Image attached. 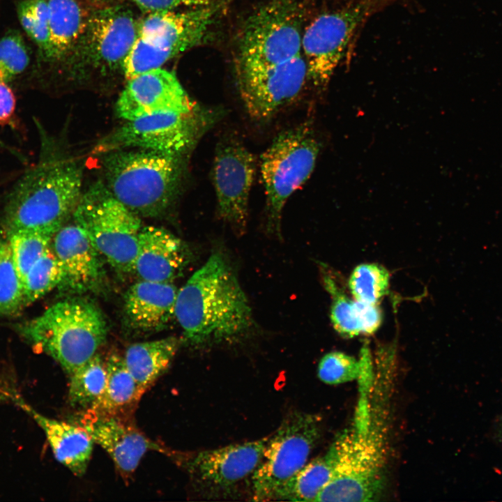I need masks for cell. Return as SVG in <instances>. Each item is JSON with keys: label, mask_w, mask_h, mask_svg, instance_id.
<instances>
[{"label": "cell", "mask_w": 502, "mask_h": 502, "mask_svg": "<svg viewBox=\"0 0 502 502\" xmlns=\"http://www.w3.org/2000/svg\"><path fill=\"white\" fill-rule=\"evenodd\" d=\"M175 318L194 347L235 340L252 328L248 299L222 252H213L178 291Z\"/></svg>", "instance_id": "6da1fadb"}, {"label": "cell", "mask_w": 502, "mask_h": 502, "mask_svg": "<svg viewBox=\"0 0 502 502\" xmlns=\"http://www.w3.org/2000/svg\"><path fill=\"white\" fill-rule=\"evenodd\" d=\"M352 427L330 447L333 471L316 501L376 500L383 487L386 455L385 417L363 397Z\"/></svg>", "instance_id": "7a4b0ae2"}, {"label": "cell", "mask_w": 502, "mask_h": 502, "mask_svg": "<svg viewBox=\"0 0 502 502\" xmlns=\"http://www.w3.org/2000/svg\"><path fill=\"white\" fill-rule=\"evenodd\" d=\"M82 183L76 163L44 153L8 194L4 231H57L73 214L82 195Z\"/></svg>", "instance_id": "3957f363"}, {"label": "cell", "mask_w": 502, "mask_h": 502, "mask_svg": "<svg viewBox=\"0 0 502 502\" xmlns=\"http://www.w3.org/2000/svg\"><path fill=\"white\" fill-rule=\"evenodd\" d=\"M103 169L112 195L141 217L162 215L178 195L183 174V156L140 149L105 153Z\"/></svg>", "instance_id": "277c9868"}, {"label": "cell", "mask_w": 502, "mask_h": 502, "mask_svg": "<svg viewBox=\"0 0 502 502\" xmlns=\"http://www.w3.org/2000/svg\"><path fill=\"white\" fill-rule=\"evenodd\" d=\"M21 331L69 376L97 353L106 340L108 328L102 312L94 303L76 298L52 305L25 324Z\"/></svg>", "instance_id": "5b68a950"}, {"label": "cell", "mask_w": 502, "mask_h": 502, "mask_svg": "<svg viewBox=\"0 0 502 502\" xmlns=\"http://www.w3.org/2000/svg\"><path fill=\"white\" fill-rule=\"evenodd\" d=\"M73 216L112 267L123 273L134 272L140 217L119 201L103 182L95 183L82 195Z\"/></svg>", "instance_id": "8992f818"}, {"label": "cell", "mask_w": 502, "mask_h": 502, "mask_svg": "<svg viewBox=\"0 0 502 502\" xmlns=\"http://www.w3.org/2000/svg\"><path fill=\"white\" fill-rule=\"evenodd\" d=\"M319 150L312 127L305 123L280 133L261 155V176L270 233L280 236L283 208L310 176Z\"/></svg>", "instance_id": "52a82bcc"}, {"label": "cell", "mask_w": 502, "mask_h": 502, "mask_svg": "<svg viewBox=\"0 0 502 502\" xmlns=\"http://www.w3.org/2000/svg\"><path fill=\"white\" fill-rule=\"evenodd\" d=\"M219 117V112L198 107L190 112H165L137 118L113 130L96 153L140 149L185 156Z\"/></svg>", "instance_id": "ba28073f"}, {"label": "cell", "mask_w": 502, "mask_h": 502, "mask_svg": "<svg viewBox=\"0 0 502 502\" xmlns=\"http://www.w3.org/2000/svg\"><path fill=\"white\" fill-rule=\"evenodd\" d=\"M318 416L290 413L269 437L262 458L251 478L252 499L270 501L307 463L321 436Z\"/></svg>", "instance_id": "9c48e42d"}, {"label": "cell", "mask_w": 502, "mask_h": 502, "mask_svg": "<svg viewBox=\"0 0 502 502\" xmlns=\"http://www.w3.org/2000/svg\"><path fill=\"white\" fill-rule=\"evenodd\" d=\"M301 20L291 0H274L247 20L240 43L241 66L283 63L301 54Z\"/></svg>", "instance_id": "30bf717a"}, {"label": "cell", "mask_w": 502, "mask_h": 502, "mask_svg": "<svg viewBox=\"0 0 502 502\" xmlns=\"http://www.w3.org/2000/svg\"><path fill=\"white\" fill-rule=\"evenodd\" d=\"M139 20L119 3L91 10L87 24L70 54L78 67L107 74L121 70L138 36Z\"/></svg>", "instance_id": "8fae6325"}, {"label": "cell", "mask_w": 502, "mask_h": 502, "mask_svg": "<svg viewBox=\"0 0 502 502\" xmlns=\"http://www.w3.org/2000/svg\"><path fill=\"white\" fill-rule=\"evenodd\" d=\"M269 437L202 450L180 463L195 488L206 496H229L252 478L262 458Z\"/></svg>", "instance_id": "7c38bea8"}, {"label": "cell", "mask_w": 502, "mask_h": 502, "mask_svg": "<svg viewBox=\"0 0 502 502\" xmlns=\"http://www.w3.org/2000/svg\"><path fill=\"white\" fill-rule=\"evenodd\" d=\"M307 68L301 54L283 63L265 66L238 65V80L247 112L256 120H268L301 92Z\"/></svg>", "instance_id": "4fadbf2b"}, {"label": "cell", "mask_w": 502, "mask_h": 502, "mask_svg": "<svg viewBox=\"0 0 502 502\" xmlns=\"http://www.w3.org/2000/svg\"><path fill=\"white\" fill-rule=\"evenodd\" d=\"M368 6L358 4L326 13L314 20L302 35L301 49L308 78L326 84L342 59Z\"/></svg>", "instance_id": "5bb4252c"}, {"label": "cell", "mask_w": 502, "mask_h": 502, "mask_svg": "<svg viewBox=\"0 0 502 502\" xmlns=\"http://www.w3.org/2000/svg\"><path fill=\"white\" fill-rule=\"evenodd\" d=\"M255 167L254 157L238 140L227 138L218 144L212 168L218 214L239 235L247 227Z\"/></svg>", "instance_id": "9a60e30c"}, {"label": "cell", "mask_w": 502, "mask_h": 502, "mask_svg": "<svg viewBox=\"0 0 502 502\" xmlns=\"http://www.w3.org/2000/svg\"><path fill=\"white\" fill-rule=\"evenodd\" d=\"M213 16V10L207 6L184 11L146 13L139 20L137 37L146 41L165 64L201 43Z\"/></svg>", "instance_id": "2e32d148"}, {"label": "cell", "mask_w": 502, "mask_h": 502, "mask_svg": "<svg viewBox=\"0 0 502 502\" xmlns=\"http://www.w3.org/2000/svg\"><path fill=\"white\" fill-rule=\"evenodd\" d=\"M116 107L119 117L132 121L160 112H190L198 106L174 73L158 68L128 79Z\"/></svg>", "instance_id": "e0dca14e"}, {"label": "cell", "mask_w": 502, "mask_h": 502, "mask_svg": "<svg viewBox=\"0 0 502 502\" xmlns=\"http://www.w3.org/2000/svg\"><path fill=\"white\" fill-rule=\"evenodd\" d=\"M112 459L119 473L128 478L149 451L167 452L123 415L100 414L87 409L76 422Z\"/></svg>", "instance_id": "ac0fdd59"}, {"label": "cell", "mask_w": 502, "mask_h": 502, "mask_svg": "<svg viewBox=\"0 0 502 502\" xmlns=\"http://www.w3.org/2000/svg\"><path fill=\"white\" fill-rule=\"evenodd\" d=\"M51 246L61 266L62 290L82 294L99 286L104 274L102 256L81 227L64 225L54 235Z\"/></svg>", "instance_id": "d6986e66"}, {"label": "cell", "mask_w": 502, "mask_h": 502, "mask_svg": "<svg viewBox=\"0 0 502 502\" xmlns=\"http://www.w3.org/2000/svg\"><path fill=\"white\" fill-rule=\"evenodd\" d=\"M188 245L169 230L156 226L142 227L134 273L140 280L173 282L190 263Z\"/></svg>", "instance_id": "ffe728a7"}, {"label": "cell", "mask_w": 502, "mask_h": 502, "mask_svg": "<svg viewBox=\"0 0 502 502\" xmlns=\"http://www.w3.org/2000/svg\"><path fill=\"white\" fill-rule=\"evenodd\" d=\"M178 289L172 282L140 280L124 297V316L132 330L153 333L163 330L175 318Z\"/></svg>", "instance_id": "44dd1931"}, {"label": "cell", "mask_w": 502, "mask_h": 502, "mask_svg": "<svg viewBox=\"0 0 502 502\" xmlns=\"http://www.w3.org/2000/svg\"><path fill=\"white\" fill-rule=\"evenodd\" d=\"M14 396V401L43 431L55 459L73 474L83 476L88 468L94 444L88 432L77 423L47 417Z\"/></svg>", "instance_id": "7402d4cb"}, {"label": "cell", "mask_w": 502, "mask_h": 502, "mask_svg": "<svg viewBox=\"0 0 502 502\" xmlns=\"http://www.w3.org/2000/svg\"><path fill=\"white\" fill-rule=\"evenodd\" d=\"M50 42L45 58L57 61L70 56L85 29L91 13L81 0H46Z\"/></svg>", "instance_id": "603a6c76"}, {"label": "cell", "mask_w": 502, "mask_h": 502, "mask_svg": "<svg viewBox=\"0 0 502 502\" xmlns=\"http://www.w3.org/2000/svg\"><path fill=\"white\" fill-rule=\"evenodd\" d=\"M179 344L178 338L168 337L128 347L123 360L142 395L167 370Z\"/></svg>", "instance_id": "cb8c5ba5"}, {"label": "cell", "mask_w": 502, "mask_h": 502, "mask_svg": "<svg viewBox=\"0 0 502 502\" xmlns=\"http://www.w3.org/2000/svg\"><path fill=\"white\" fill-rule=\"evenodd\" d=\"M105 361L107 369L106 387L89 410L100 414L123 415L129 407L139 401L142 395L123 356L113 353Z\"/></svg>", "instance_id": "d4e9b609"}, {"label": "cell", "mask_w": 502, "mask_h": 502, "mask_svg": "<svg viewBox=\"0 0 502 502\" xmlns=\"http://www.w3.org/2000/svg\"><path fill=\"white\" fill-rule=\"evenodd\" d=\"M333 471V460L327 452L324 456L306 463L280 487L273 500L316 501L321 491L330 482Z\"/></svg>", "instance_id": "484cf974"}, {"label": "cell", "mask_w": 502, "mask_h": 502, "mask_svg": "<svg viewBox=\"0 0 502 502\" xmlns=\"http://www.w3.org/2000/svg\"><path fill=\"white\" fill-rule=\"evenodd\" d=\"M69 376V403L83 411L89 409L105 389L107 380L106 361L96 353Z\"/></svg>", "instance_id": "4316f807"}, {"label": "cell", "mask_w": 502, "mask_h": 502, "mask_svg": "<svg viewBox=\"0 0 502 502\" xmlns=\"http://www.w3.org/2000/svg\"><path fill=\"white\" fill-rule=\"evenodd\" d=\"M56 231L51 230H14L5 231L14 264L22 281L31 267L50 247Z\"/></svg>", "instance_id": "83f0119b"}, {"label": "cell", "mask_w": 502, "mask_h": 502, "mask_svg": "<svg viewBox=\"0 0 502 502\" xmlns=\"http://www.w3.org/2000/svg\"><path fill=\"white\" fill-rule=\"evenodd\" d=\"M63 273L52 246L31 267L23 280L25 306L59 286Z\"/></svg>", "instance_id": "f1b7e54d"}, {"label": "cell", "mask_w": 502, "mask_h": 502, "mask_svg": "<svg viewBox=\"0 0 502 502\" xmlns=\"http://www.w3.org/2000/svg\"><path fill=\"white\" fill-rule=\"evenodd\" d=\"M25 306L23 283L6 236L0 238V316H10Z\"/></svg>", "instance_id": "f546056e"}, {"label": "cell", "mask_w": 502, "mask_h": 502, "mask_svg": "<svg viewBox=\"0 0 502 502\" xmlns=\"http://www.w3.org/2000/svg\"><path fill=\"white\" fill-rule=\"evenodd\" d=\"M390 273L377 264H362L356 266L349 279V287L355 301L378 304L388 293Z\"/></svg>", "instance_id": "4dcf8cb0"}, {"label": "cell", "mask_w": 502, "mask_h": 502, "mask_svg": "<svg viewBox=\"0 0 502 502\" xmlns=\"http://www.w3.org/2000/svg\"><path fill=\"white\" fill-rule=\"evenodd\" d=\"M321 269L324 287L333 299L330 316L334 328L345 337H353L361 334L354 300L344 294L326 267L323 266Z\"/></svg>", "instance_id": "1f68e13d"}, {"label": "cell", "mask_w": 502, "mask_h": 502, "mask_svg": "<svg viewBox=\"0 0 502 502\" xmlns=\"http://www.w3.org/2000/svg\"><path fill=\"white\" fill-rule=\"evenodd\" d=\"M22 29L45 56L50 42L49 11L46 0H22L17 6Z\"/></svg>", "instance_id": "d6a6232c"}, {"label": "cell", "mask_w": 502, "mask_h": 502, "mask_svg": "<svg viewBox=\"0 0 502 502\" xmlns=\"http://www.w3.org/2000/svg\"><path fill=\"white\" fill-rule=\"evenodd\" d=\"M29 54L21 34L10 31L0 38V82L8 83L29 63Z\"/></svg>", "instance_id": "836d02e7"}, {"label": "cell", "mask_w": 502, "mask_h": 502, "mask_svg": "<svg viewBox=\"0 0 502 502\" xmlns=\"http://www.w3.org/2000/svg\"><path fill=\"white\" fill-rule=\"evenodd\" d=\"M364 360H358L341 351L326 353L318 366V376L327 384H339L357 379L361 376Z\"/></svg>", "instance_id": "e575fe53"}, {"label": "cell", "mask_w": 502, "mask_h": 502, "mask_svg": "<svg viewBox=\"0 0 502 502\" xmlns=\"http://www.w3.org/2000/svg\"><path fill=\"white\" fill-rule=\"evenodd\" d=\"M354 305L361 334L374 333L379 328L382 319L378 304H370L354 300Z\"/></svg>", "instance_id": "d590c367"}, {"label": "cell", "mask_w": 502, "mask_h": 502, "mask_svg": "<svg viewBox=\"0 0 502 502\" xmlns=\"http://www.w3.org/2000/svg\"><path fill=\"white\" fill-rule=\"evenodd\" d=\"M146 13L172 10L180 6H206L211 0H128Z\"/></svg>", "instance_id": "8d00e7d4"}, {"label": "cell", "mask_w": 502, "mask_h": 502, "mask_svg": "<svg viewBox=\"0 0 502 502\" xmlns=\"http://www.w3.org/2000/svg\"><path fill=\"white\" fill-rule=\"evenodd\" d=\"M15 110V98L8 83L0 82V124L10 123Z\"/></svg>", "instance_id": "74e56055"}, {"label": "cell", "mask_w": 502, "mask_h": 502, "mask_svg": "<svg viewBox=\"0 0 502 502\" xmlns=\"http://www.w3.org/2000/svg\"><path fill=\"white\" fill-rule=\"evenodd\" d=\"M90 3H92L96 5H98L100 6H106V5H110L119 3L120 0H87Z\"/></svg>", "instance_id": "f35d334b"}]
</instances>
